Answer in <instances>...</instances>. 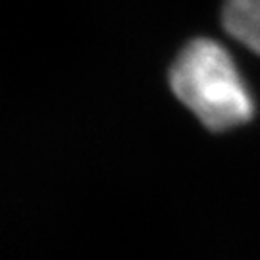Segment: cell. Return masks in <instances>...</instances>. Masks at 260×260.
<instances>
[{"label":"cell","mask_w":260,"mask_h":260,"mask_svg":"<svg viewBox=\"0 0 260 260\" xmlns=\"http://www.w3.org/2000/svg\"><path fill=\"white\" fill-rule=\"evenodd\" d=\"M172 91L212 131L237 127L252 118L254 104L228 50L210 39L187 45L170 72Z\"/></svg>","instance_id":"obj_1"},{"label":"cell","mask_w":260,"mask_h":260,"mask_svg":"<svg viewBox=\"0 0 260 260\" xmlns=\"http://www.w3.org/2000/svg\"><path fill=\"white\" fill-rule=\"evenodd\" d=\"M223 27L235 41L260 54V0H225Z\"/></svg>","instance_id":"obj_2"}]
</instances>
